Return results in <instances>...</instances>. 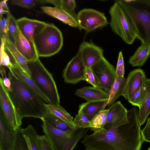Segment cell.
Returning <instances> with one entry per match:
<instances>
[{"instance_id":"1","label":"cell","mask_w":150,"mask_h":150,"mask_svg":"<svg viewBox=\"0 0 150 150\" xmlns=\"http://www.w3.org/2000/svg\"><path fill=\"white\" fill-rule=\"evenodd\" d=\"M138 113L132 108L127 111V123L85 135L81 143L87 150H141L144 141Z\"/></svg>"},{"instance_id":"2","label":"cell","mask_w":150,"mask_h":150,"mask_svg":"<svg viewBox=\"0 0 150 150\" xmlns=\"http://www.w3.org/2000/svg\"><path fill=\"white\" fill-rule=\"evenodd\" d=\"M8 77L11 84V91L8 92L21 117L41 119L47 111L45 103L10 70Z\"/></svg>"},{"instance_id":"3","label":"cell","mask_w":150,"mask_h":150,"mask_svg":"<svg viewBox=\"0 0 150 150\" xmlns=\"http://www.w3.org/2000/svg\"><path fill=\"white\" fill-rule=\"evenodd\" d=\"M116 1L131 19L141 45L150 46V0Z\"/></svg>"},{"instance_id":"4","label":"cell","mask_w":150,"mask_h":150,"mask_svg":"<svg viewBox=\"0 0 150 150\" xmlns=\"http://www.w3.org/2000/svg\"><path fill=\"white\" fill-rule=\"evenodd\" d=\"M42 127L48 142L54 150H73L88 130L78 128L62 130L45 121H42Z\"/></svg>"},{"instance_id":"5","label":"cell","mask_w":150,"mask_h":150,"mask_svg":"<svg viewBox=\"0 0 150 150\" xmlns=\"http://www.w3.org/2000/svg\"><path fill=\"white\" fill-rule=\"evenodd\" d=\"M33 41L39 57H47L58 52L63 43L62 33L52 23L46 25L33 37Z\"/></svg>"},{"instance_id":"6","label":"cell","mask_w":150,"mask_h":150,"mask_svg":"<svg viewBox=\"0 0 150 150\" xmlns=\"http://www.w3.org/2000/svg\"><path fill=\"white\" fill-rule=\"evenodd\" d=\"M28 65L31 77L47 98L49 103L59 104L60 97L53 76L39 58L33 61H28Z\"/></svg>"},{"instance_id":"7","label":"cell","mask_w":150,"mask_h":150,"mask_svg":"<svg viewBox=\"0 0 150 150\" xmlns=\"http://www.w3.org/2000/svg\"><path fill=\"white\" fill-rule=\"evenodd\" d=\"M109 13L110 24L112 31L126 44H132L137 38L136 30L130 18L116 1L111 7Z\"/></svg>"},{"instance_id":"8","label":"cell","mask_w":150,"mask_h":150,"mask_svg":"<svg viewBox=\"0 0 150 150\" xmlns=\"http://www.w3.org/2000/svg\"><path fill=\"white\" fill-rule=\"evenodd\" d=\"M91 68L98 81V88L108 93L117 77L114 67L104 56Z\"/></svg>"},{"instance_id":"9","label":"cell","mask_w":150,"mask_h":150,"mask_svg":"<svg viewBox=\"0 0 150 150\" xmlns=\"http://www.w3.org/2000/svg\"><path fill=\"white\" fill-rule=\"evenodd\" d=\"M79 28L89 33L107 25V19L105 14L91 8H85L77 14Z\"/></svg>"},{"instance_id":"10","label":"cell","mask_w":150,"mask_h":150,"mask_svg":"<svg viewBox=\"0 0 150 150\" xmlns=\"http://www.w3.org/2000/svg\"><path fill=\"white\" fill-rule=\"evenodd\" d=\"M0 111L13 128L16 130L22 125L23 119L12 101L9 92L0 78Z\"/></svg>"},{"instance_id":"11","label":"cell","mask_w":150,"mask_h":150,"mask_svg":"<svg viewBox=\"0 0 150 150\" xmlns=\"http://www.w3.org/2000/svg\"><path fill=\"white\" fill-rule=\"evenodd\" d=\"M86 68L78 51L68 63L63 71V77L65 82L68 83L75 84L81 81H85Z\"/></svg>"},{"instance_id":"12","label":"cell","mask_w":150,"mask_h":150,"mask_svg":"<svg viewBox=\"0 0 150 150\" xmlns=\"http://www.w3.org/2000/svg\"><path fill=\"white\" fill-rule=\"evenodd\" d=\"M108 109L106 124L103 128L108 129L117 127L128 122V110L120 101L113 103Z\"/></svg>"},{"instance_id":"13","label":"cell","mask_w":150,"mask_h":150,"mask_svg":"<svg viewBox=\"0 0 150 150\" xmlns=\"http://www.w3.org/2000/svg\"><path fill=\"white\" fill-rule=\"evenodd\" d=\"M146 78L144 71L140 69L130 71L126 81L122 96L128 101L141 87L145 85Z\"/></svg>"},{"instance_id":"14","label":"cell","mask_w":150,"mask_h":150,"mask_svg":"<svg viewBox=\"0 0 150 150\" xmlns=\"http://www.w3.org/2000/svg\"><path fill=\"white\" fill-rule=\"evenodd\" d=\"M0 150H12L16 140V130L12 127L0 112Z\"/></svg>"},{"instance_id":"15","label":"cell","mask_w":150,"mask_h":150,"mask_svg":"<svg viewBox=\"0 0 150 150\" xmlns=\"http://www.w3.org/2000/svg\"><path fill=\"white\" fill-rule=\"evenodd\" d=\"M78 51L86 68H90L104 57L103 50L91 42H83Z\"/></svg>"},{"instance_id":"16","label":"cell","mask_w":150,"mask_h":150,"mask_svg":"<svg viewBox=\"0 0 150 150\" xmlns=\"http://www.w3.org/2000/svg\"><path fill=\"white\" fill-rule=\"evenodd\" d=\"M18 27L23 35L30 42L34 43L33 37L47 23L23 17L16 20Z\"/></svg>"},{"instance_id":"17","label":"cell","mask_w":150,"mask_h":150,"mask_svg":"<svg viewBox=\"0 0 150 150\" xmlns=\"http://www.w3.org/2000/svg\"><path fill=\"white\" fill-rule=\"evenodd\" d=\"M14 45L28 61H33L39 58L34 43L29 42L23 35L18 27Z\"/></svg>"},{"instance_id":"18","label":"cell","mask_w":150,"mask_h":150,"mask_svg":"<svg viewBox=\"0 0 150 150\" xmlns=\"http://www.w3.org/2000/svg\"><path fill=\"white\" fill-rule=\"evenodd\" d=\"M41 9L44 13L74 28H79L76 19L62 8L58 7L42 6Z\"/></svg>"},{"instance_id":"19","label":"cell","mask_w":150,"mask_h":150,"mask_svg":"<svg viewBox=\"0 0 150 150\" xmlns=\"http://www.w3.org/2000/svg\"><path fill=\"white\" fill-rule=\"evenodd\" d=\"M5 50L10 57L12 64L18 65L31 77L28 61L17 50L14 44L8 39L6 42Z\"/></svg>"},{"instance_id":"20","label":"cell","mask_w":150,"mask_h":150,"mask_svg":"<svg viewBox=\"0 0 150 150\" xmlns=\"http://www.w3.org/2000/svg\"><path fill=\"white\" fill-rule=\"evenodd\" d=\"M75 95L87 101H108L109 98L108 93L93 86H86L78 89Z\"/></svg>"},{"instance_id":"21","label":"cell","mask_w":150,"mask_h":150,"mask_svg":"<svg viewBox=\"0 0 150 150\" xmlns=\"http://www.w3.org/2000/svg\"><path fill=\"white\" fill-rule=\"evenodd\" d=\"M28 87L33 91L45 103H49V100L39 88L32 78L26 74L18 66L13 65L9 69Z\"/></svg>"},{"instance_id":"22","label":"cell","mask_w":150,"mask_h":150,"mask_svg":"<svg viewBox=\"0 0 150 150\" xmlns=\"http://www.w3.org/2000/svg\"><path fill=\"white\" fill-rule=\"evenodd\" d=\"M107 101H87L79 105L78 112L81 113L91 121L98 112L104 110L105 105Z\"/></svg>"},{"instance_id":"23","label":"cell","mask_w":150,"mask_h":150,"mask_svg":"<svg viewBox=\"0 0 150 150\" xmlns=\"http://www.w3.org/2000/svg\"><path fill=\"white\" fill-rule=\"evenodd\" d=\"M126 81L124 77L117 76L112 85L108 93L109 98L105 105H111L123 93Z\"/></svg>"},{"instance_id":"24","label":"cell","mask_w":150,"mask_h":150,"mask_svg":"<svg viewBox=\"0 0 150 150\" xmlns=\"http://www.w3.org/2000/svg\"><path fill=\"white\" fill-rule=\"evenodd\" d=\"M145 86L144 98L138 113V120L141 126L145 123L150 114V79H146Z\"/></svg>"},{"instance_id":"25","label":"cell","mask_w":150,"mask_h":150,"mask_svg":"<svg viewBox=\"0 0 150 150\" xmlns=\"http://www.w3.org/2000/svg\"><path fill=\"white\" fill-rule=\"evenodd\" d=\"M44 105L47 110L50 113L64 121L73 128H77L74 125L73 117L60 104L45 103Z\"/></svg>"},{"instance_id":"26","label":"cell","mask_w":150,"mask_h":150,"mask_svg":"<svg viewBox=\"0 0 150 150\" xmlns=\"http://www.w3.org/2000/svg\"><path fill=\"white\" fill-rule=\"evenodd\" d=\"M150 55V46L141 45L129 58L128 62L133 67H141L146 62Z\"/></svg>"},{"instance_id":"27","label":"cell","mask_w":150,"mask_h":150,"mask_svg":"<svg viewBox=\"0 0 150 150\" xmlns=\"http://www.w3.org/2000/svg\"><path fill=\"white\" fill-rule=\"evenodd\" d=\"M22 130L29 150H41L38 141V135L33 127L29 125L22 128Z\"/></svg>"},{"instance_id":"28","label":"cell","mask_w":150,"mask_h":150,"mask_svg":"<svg viewBox=\"0 0 150 150\" xmlns=\"http://www.w3.org/2000/svg\"><path fill=\"white\" fill-rule=\"evenodd\" d=\"M41 120L42 121L47 122L53 127L61 130H66L75 129L47 110L44 114Z\"/></svg>"},{"instance_id":"29","label":"cell","mask_w":150,"mask_h":150,"mask_svg":"<svg viewBox=\"0 0 150 150\" xmlns=\"http://www.w3.org/2000/svg\"><path fill=\"white\" fill-rule=\"evenodd\" d=\"M108 111V109L101 110L90 121V128L94 133L100 130L106 125Z\"/></svg>"},{"instance_id":"30","label":"cell","mask_w":150,"mask_h":150,"mask_svg":"<svg viewBox=\"0 0 150 150\" xmlns=\"http://www.w3.org/2000/svg\"><path fill=\"white\" fill-rule=\"evenodd\" d=\"M8 18L7 38L13 44L18 29L16 20L9 12L7 14Z\"/></svg>"},{"instance_id":"31","label":"cell","mask_w":150,"mask_h":150,"mask_svg":"<svg viewBox=\"0 0 150 150\" xmlns=\"http://www.w3.org/2000/svg\"><path fill=\"white\" fill-rule=\"evenodd\" d=\"M12 150H29L21 127L16 129V142Z\"/></svg>"},{"instance_id":"32","label":"cell","mask_w":150,"mask_h":150,"mask_svg":"<svg viewBox=\"0 0 150 150\" xmlns=\"http://www.w3.org/2000/svg\"><path fill=\"white\" fill-rule=\"evenodd\" d=\"M11 3L27 8H31L39 5L47 3L46 0H12Z\"/></svg>"},{"instance_id":"33","label":"cell","mask_w":150,"mask_h":150,"mask_svg":"<svg viewBox=\"0 0 150 150\" xmlns=\"http://www.w3.org/2000/svg\"><path fill=\"white\" fill-rule=\"evenodd\" d=\"M145 85L141 87L135 93L128 102L132 105L139 108L141 106L145 96Z\"/></svg>"},{"instance_id":"34","label":"cell","mask_w":150,"mask_h":150,"mask_svg":"<svg viewBox=\"0 0 150 150\" xmlns=\"http://www.w3.org/2000/svg\"><path fill=\"white\" fill-rule=\"evenodd\" d=\"M74 123L76 127L79 129L90 128V121L81 113L78 112L76 115Z\"/></svg>"},{"instance_id":"35","label":"cell","mask_w":150,"mask_h":150,"mask_svg":"<svg viewBox=\"0 0 150 150\" xmlns=\"http://www.w3.org/2000/svg\"><path fill=\"white\" fill-rule=\"evenodd\" d=\"M76 5V2L74 0H61L60 8L76 19L77 14L75 11Z\"/></svg>"},{"instance_id":"36","label":"cell","mask_w":150,"mask_h":150,"mask_svg":"<svg viewBox=\"0 0 150 150\" xmlns=\"http://www.w3.org/2000/svg\"><path fill=\"white\" fill-rule=\"evenodd\" d=\"M116 69V73L117 76L124 77L125 65L123 57L122 51L118 54Z\"/></svg>"},{"instance_id":"37","label":"cell","mask_w":150,"mask_h":150,"mask_svg":"<svg viewBox=\"0 0 150 150\" xmlns=\"http://www.w3.org/2000/svg\"><path fill=\"white\" fill-rule=\"evenodd\" d=\"M85 77L86 81L91 84L93 86L98 87V83L97 78L91 67L86 68Z\"/></svg>"},{"instance_id":"38","label":"cell","mask_w":150,"mask_h":150,"mask_svg":"<svg viewBox=\"0 0 150 150\" xmlns=\"http://www.w3.org/2000/svg\"><path fill=\"white\" fill-rule=\"evenodd\" d=\"M38 141L41 150H54L49 143L45 135H38Z\"/></svg>"},{"instance_id":"39","label":"cell","mask_w":150,"mask_h":150,"mask_svg":"<svg viewBox=\"0 0 150 150\" xmlns=\"http://www.w3.org/2000/svg\"><path fill=\"white\" fill-rule=\"evenodd\" d=\"M8 18L7 16L5 18L1 17L0 23V36L1 39L7 37Z\"/></svg>"},{"instance_id":"40","label":"cell","mask_w":150,"mask_h":150,"mask_svg":"<svg viewBox=\"0 0 150 150\" xmlns=\"http://www.w3.org/2000/svg\"><path fill=\"white\" fill-rule=\"evenodd\" d=\"M142 133L144 141L150 142V116L148 117L146 125L142 130Z\"/></svg>"},{"instance_id":"41","label":"cell","mask_w":150,"mask_h":150,"mask_svg":"<svg viewBox=\"0 0 150 150\" xmlns=\"http://www.w3.org/2000/svg\"><path fill=\"white\" fill-rule=\"evenodd\" d=\"M0 66L7 67L8 69L13 66L10 57L6 50L0 55Z\"/></svg>"},{"instance_id":"42","label":"cell","mask_w":150,"mask_h":150,"mask_svg":"<svg viewBox=\"0 0 150 150\" xmlns=\"http://www.w3.org/2000/svg\"><path fill=\"white\" fill-rule=\"evenodd\" d=\"M0 72L4 86L8 92L10 91L11 90V82L8 77H7L5 70L2 66H0Z\"/></svg>"},{"instance_id":"43","label":"cell","mask_w":150,"mask_h":150,"mask_svg":"<svg viewBox=\"0 0 150 150\" xmlns=\"http://www.w3.org/2000/svg\"><path fill=\"white\" fill-rule=\"evenodd\" d=\"M47 3H50L54 5L56 7L61 6V0H46Z\"/></svg>"},{"instance_id":"44","label":"cell","mask_w":150,"mask_h":150,"mask_svg":"<svg viewBox=\"0 0 150 150\" xmlns=\"http://www.w3.org/2000/svg\"><path fill=\"white\" fill-rule=\"evenodd\" d=\"M7 0H4L1 1L0 2V6L9 11L7 4Z\"/></svg>"},{"instance_id":"45","label":"cell","mask_w":150,"mask_h":150,"mask_svg":"<svg viewBox=\"0 0 150 150\" xmlns=\"http://www.w3.org/2000/svg\"><path fill=\"white\" fill-rule=\"evenodd\" d=\"M147 150H150V147Z\"/></svg>"},{"instance_id":"46","label":"cell","mask_w":150,"mask_h":150,"mask_svg":"<svg viewBox=\"0 0 150 150\" xmlns=\"http://www.w3.org/2000/svg\"><path fill=\"white\" fill-rule=\"evenodd\" d=\"M87 150L86 149V150Z\"/></svg>"}]
</instances>
